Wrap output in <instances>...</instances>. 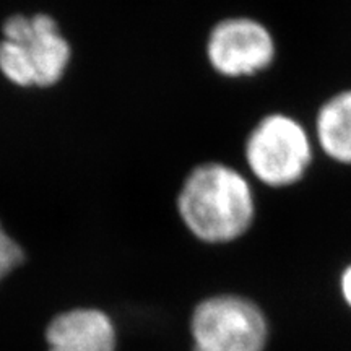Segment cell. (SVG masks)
I'll use <instances>...</instances> for the list:
<instances>
[{
    "instance_id": "8992f818",
    "label": "cell",
    "mask_w": 351,
    "mask_h": 351,
    "mask_svg": "<svg viewBox=\"0 0 351 351\" xmlns=\"http://www.w3.org/2000/svg\"><path fill=\"white\" fill-rule=\"evenodd\" d=\"M44 341L47 351H117V328L98 307H73L51 319Z\"/></svg>"
},
{
    "instance_id": "9c48e42d",
    "label": "cell",
    "mask_w": 351,
    "mask_h": 351,
    "mask_svg": "<svg viewBox=\"0 0 351 351\" xmlns=\"http://www.w3.org/2000/svg\"><path fill=\"white\" fill-rule=\"evenodd\" d=\"M340 295L343 298L345 304L351 309V263L345 267L340 275Z\"/></svg>"
},
{
    "instance_id": "277c9868",
    "label": "cell",
    "mask_w": 351,
    "mask_h": 351,
    "mask_svg": "<svg viewBox=\"0 0 351 351\" xmlns=\"http://www.w3.org/2000/svg\"><path fill=\"white\" fill-rule=\"evenodd\" d=\"M245 163L254 178L280 189L300 182L313 161L307 130L287 114H269L245 140Z\"/></svg>"
},
{
    "instance_id": "6da1fadb",
    "label": "cell",
    "mask_w": 351,
    "mask_h": 351,
    "mask_svg": "<svg viewBox=\"0 0 351 351\" xmlns=\"http://www.w3.org/2000/svg\"><path fill=\"white\" fill-rule=\"evenodd\" d=\"M178 213L205 244H228L249 231L256 218L251 184L223 163H204L187 174L178 194Z\"/></svg>"
},
{
    "instance_id": "5b68a950",
    "label": "cell",
    "mask_w": 351,
    "mask_h": 351,
    "mask_svg": "<svg viewBox=\"0 0 351 351\" xmlns=\"http://www.w3.org/2000/svg\"><path fill=\"white\" fill-rule=\"evenodd\" d=\"M275 54V39L269 28L247 16L221 20L208 34V62L223 77L257 75L274 64Z\"/></svg>"
},
{
    "instance_id": "3957f363",
    "label": "cell",
    "mask_w": 351,
    "mask_h": 351,
    "mask_svg": "<svg viewBox=\"0 0 351 351\" xmlns=\"http://www.w3.org/2000/svg\"><path fill=\"white\" fill-rule=\"evenodd\" d=\"M192 351H265L270 327L262 307L223 293L202 300L189 320Z\"/></svg>"
},
{
    "instance_id": "52a82bcc",
    "label": "cell",
    "mask_w": 351,
    "mask_h": 351,
    "mask_svg": "<svg viewBox=\"0 0 351 351\" xmlns=\"http://www.w3.org/2000/svg\"><path fill=\"white\" fill-rule=\"evenodd\" d=\"M315 138L330 160L351 166V90L337 93L320 106Z\"/></svg>"
},
{
    "instance_id": "7a4b0ae2",
    "label": "cell",
    "mask_w": 351,
    "mask_h": 351,
    "mask_svg": "<svg viewBox=\"0 0 351 351\" xmlns=\"http://www.w3.org/2000/svg\"><path fill=\"white\" fill-rule=\"evenodd\" d=\"M72 47L49 13H13L2 25L0 73L20 88H51L67 72Z\"/></svg>"
},
{
    "instance_id": "ba28073f",
    "label": "cell",
    "mask_w": 351,
    "mask_h": 351,
    "mask_svg": "<svg viewBox=\"0 0 351 351\" xmlns=\"http://www.w3.org/2000/svg\"><path fill=\"white\" fill-rule=\"evenodd\" d=\"M26 261L21 244L0 223V283L10 276L16 269H20Z\"/></svg>"
}]
</instances>
